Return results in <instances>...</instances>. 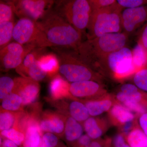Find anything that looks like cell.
Listing matches in <instances>:
<instances>
[{
    "label": "cell",
    "instance_id": "1",
    "mask_svg": "<svg viewBox=\"0 0 147 147\" xmlns=\"http://www.w3.org/2000/svg\"><path fill=\"white\" fill-rule=\"evenodd\" d=\"M36 23L45 35L48 47H63L76 50L83 42V35L53 7Z\"/></svg>",
    "mask_w": 147,
    "mask_h": 147
},
{
    "label": "cell",
    "instance_id": "2",
    "mask_svg": "<svg viewBox=\"0 0 147 147\" xmlns=\"http://www.w3.org/2000/svg\"><path fill=\"white\" fill-rule=\"evenodd\" d=\"M128 36L124 32L105 34L83 41L76 50L82 61L95 71L108 55L126 46Z\"/></svg>",
    "mask_w": 147,
    "mask_h": 147
},
{
    "label": "cell",
    "instance_id": "3",
    "mask_svg": "<svg viewBox=\"0 0 147 147\" xmlns=\"http://www.w3.org/2000/svg\"><path fill=\"white\" fill-rule=\"evenodd\" d=\"M59 62V72L68 82L93 80L98 82V74L81 59L76 50L63 47H51Z\"/></svg>",
    "mask_w": 147,
    "mask_h": 147
},
{
    "label": "cell",
    "instance_id": "4",
    "mask_svg": "<svg viewBox=\"0 0 147 147\" xmlns=\"http://www.w3.org/2000/svg\"><path fill=\"white\" fill-rule=\"evenodd\" d=\"M123 9L117 2L107 8L92 11L86 32L87 39L122 32L121 13Z\"/></svg>",
    "mask_w": 147,
    "mask_h": 147
},
{
    "label": "cell",
    "instance_id": "5",
    "mask_svg": "<svg viewBox=\"0 0 147 147\" xmlns=\"http://www.w3.org/2000/svg\"><path fill=\"white\" fill-rule=\"evenodd\" d=\"M53 8L78 32L86 35L92 13L90 0L55 1Z\"/></svg>",
    "mask_w": 147,
    "mask_h": 147
},
{
    "label": "cell",
    "instance_id": "6",
    "mask_svg": "<svg viewBox=\"0 0 147 147\" xmlns=\"http://www.w3.org/2000/svg\"><path fill=\"white\" fill-rule=\"evenodd\" d=\"M96 70L108 71L118 79L135 73L137 71L133 63L132 50L125 46L111 53L100 62Z\"/></svg>",
    "mask_w": 147,
    "mask_h": 147
},
{
    "label": "cell",
    "instance_id": "7",
    "mask_svg": "<svg viewBox=\"0 0 147 147\" xmlns=\"http://www.w3.org/2000/svg\"><path fill=\"white\" fill-rule=\"evenodd\" d=\"M13 39L21 45L34 44L38 47H48L45 35L36 22L28 18H20L15 23Z\"/></svg>",
    "mask_w": 147,
    "mask_h": 147
},
{
    "label": "cell",
    "instance_id": "8",
    "mask_svg": "<svg viewBox=\"0 0 147 147\" xmlns=\"http://www.w3.org/2000/svg\"><path fill=\"white\" fill-rule=\"evenodd\" d=\"M55 1L13 0L9 1L15 14L20 18H26L36 22L53 7Z\"/></svg>",
    "mask_w": 147,
    "mask_h": 147
},
{
    "label": "cell",
    "instance_id": "9",
    "mask_svg": "<svg viewBox=\"0 0 147 147\" xmlns=\"http://www.w3.org/2000/svg\"><path fill=\"white\" fill-rule=\"evenodd\" d=\"M37 47L34 44L23 45L16 42H11L0 51L1 69L8 71L16 69L21 65L27 55Z\"/></svg>",
    "mask_w": 147,
    "mask_h": 147
},
{
    "label": "cell",
    "instance_id": "10",
    "mask_svg": "<svg viewBox=\"0 0 147 147\" xmlns=\"http://www.w3.org/2000/svg\"><path fill=\"white\" fill-rule=\"evenodd\" d=\"M121 21L124 32H133L147 21V5L124 9L121 13Z\"/></svg>",
    "mask_w": 147,
    "mask_h": 147
},
{
    "label": "cell",
    "instance_id": "11",
    "mask_svg": "<svg viewBox=\"0 0 147 147\" xmlns=\"http://www.w3.org/2000/svg\"><path fill=\"white\" fill-rule=\"evenodd\" d=\"M14 80L15 86L13 93L21 96L23 105H29L34 102L40 90L38 82L23 77L16 78Z\"/></svg>",
    "mask_w": 147,
    "mask_h": 147
},
{
    "label": "cell",
    "instance_id": "12",
    "mask_svg": "<svg viewBox=\"0 0 147 147\" xmlns=\"http://www.w3.org/2000/svg\"><path fill=\"white\" fill-rule=\"evenodd\" d=\"M102 88L100 84L93 80L82 81L69 84L70 94L75 97H91L102 91Z\"/></svg>",
    "mask_w": 147,
    "mask_h": 147
},
{
    "label": "cell",
    "instance_id": "13",
    "mask_svg": "<svg viewBox=\"0 0 147 147\" xmlns=\"http://www.w3.org/2000/svg\"><path fill=\"white\" fill-rule=\"evenodd\" d=\"M41 131L62 134L64 131L65 123L61 117L57 115H48L41 120L39 124Z\"/></svg>",
    "mask_w": 147,
    "mask_h": 147
},
{
    "label": "cell",
    "instance_id": "14",
    "mask_svg": "<svg viewBox=\"0 0 147 147\" xmlns=\"http://www.w3.org/2000/svg\"><path fill=\"white\" fill-rule=\"evenodd\" d=\"M41 130L39 124L31 122L28 124L25 133L24 147H38L40 142Z\"/></svg>",
    "mask_w": 147,
    "mask_h": 147
},
{
    "label": "cell",
    "instance_id": "15",
    "mask_svg": "<svg viewBox=\"0 0 147 147\" xmlns=\"http://www.w3.org/2000/svg\"><path fill=\"white\" fill-rule=\"evenodd\" d=\"M69 84L59 75H56L50 83V92L51 96L58 99L64 97L69 93Z\"/></svg>",
    "mask_w": 147,
    "mask_h": 147
},
{
    "label": "cell",
    "instance_id": "16",
    "mask_svg": "<svg viewBox=\"0 0 147 147\" xmlns=\"http://www.w3.org/2000/svg\"><path fill=\"white\" fill-rule=\"evenodd\" d=\"M84 129L79 122L71 117L67 119L65 127L64 134L66 140L73 142L78 140L83 135Z\"/></svg>",
    "mask_w": 147,
    "mask_h": 147
},
{
    "label": "cell",
    "instance_id": "17",
    "mask_svg": "<svg viewBox=\"0 0 147 147\" xmlns=\"http://www.w3.org/2000/svg\"><path fill=\"white\" fill-rule=\"evenodd\" d=\"M47 53V47H35L27 55L21 65L16 69V72L20 74L38 61L42 56Z\"/></svg>",
    "mask_w": 147,
    "mask_h": 147
},
{
    "label": "cell",
    "instance_id": "18",
    "mask_svg": "<svg viewBox=\"0 0 147 147\" xmlns=\"http://www.w3.org/2000/svg\"><path fill=\"white\" fill-rule=\"evenodd\" d=\"M20 75L24 78L38 82L43 80L48 74L42 68L38 60L21 72Z\"/></svg>",
    "mask_w": 147,
    "mask_h": 147
},
{
    "label": "cell",
    "instance_id": "19",
    "mask_svg": "<svg viewBox=\"0 0 147 147\" xmlns=\"http://www.w3.org/2000/svg\"><path fill=\"white\" fill-rule=\"evenodd\" d=\"M39 61L42 68L47 71L48 75L52 76L59 71V60L55 53H46L39 59Z\"/></svg>",
    "mask_w": 147,
    "mask_h": 147
},
{
    "label": "cell",
    "instance_id": "20",
    "mask_svg": "<svg viewBox=\"0 0 147 147\" xmlns=\"http://www.w3.org/2000/svg\"><path fill=\"white\" fill-rule=\"evenodd\" d=\"M90 115L95 117L100 115L108 111L112 105V102L109 99L89 101L85 104Z\"/></svg>",
    "mask_w": 147,
    "mask_h": 147
},
{
    "label": "cell",
    "instance_id": "21",
    "mask_svg": "<svg viewBox=\"0 0 147 147\" xmlns=\"http://www.w3.org/2000/svg\"><path fill=\"white\" fill-rule=\"evenodd\" d=\"M69 110L71 117L79 122L85 121L89 118L86 105L79 101H72L69 104Z\"/></svg>",
    "mask_w": 147,
    "mask_h": 147
},
{
    "label": "cell",
    "instance_id": "22",
    "mask_svg": "<svg viewBox=\"0 0 147 147\" xmlns=\"http://www.w3.org/2000/svg\"><path fill=\"white\" fill-rule=\"evenodd\" d=\"M133 63L136 71L147 66V50L138 42L132 50Z\"/></svg>",
    "mask_w": 147,
    "mask_h": 147
},
{
    "label": "cell",
    "instance_id": "23",
    "mask_svg": "<svg viewBox=\"0 0 147 147\" xmlns=\"http://www.w3.org/2000/svg\"><path fill=\"white\" fill-rule=\"evenodd\" d=\"M14 21L0 23V49L1 50L9 43L13 38Z\"/></svg>",
    "mask_w": 147,
    "mask_h": 147
},
{
    "label": "cell",
    "instance_id": "24",
    "mask_svg": "<svg viewBox=\"0 0 147 147\" xmlns=\"http://www.w3.org/2000/svg\"><path fill=\"white\" fill-rule=\"evenodd\" d=\"M111 114L115 119L121 123H126L133 120L134 115L126 107L115 105L111 110Z\"/></svg>",
    "mask_w": 147,
    "mask_h": 147
},
{
    "label": "cell",
    "instance_id": "25",
    "mask_svg": "<svg viewBox=\"0 0 147 147\" xmlns=\"http://www.w3.org/2000/svg\"><path fill=\"white\" fill-rule=\"evenodd\" d=\"M2 107L4 110L15 111L19 110L23 105L21 96L15 93H12L2 100Z\"/></svg>",
    "mask_w": 147,
    "mask_h": 147
},
{
    "label": "cell",
    "instance_id": "26",
    "mask_svg": "<svg viewBox=\"0 0 147 147\" xmlns=\"http://www.w3.org/2000/svg\"><path fill=\"white\" fill-rule=\"evenodd\" d=\"M127 142L130 147H147V136L139 129L130 131L127 137Z\"/></svg>",
    "mask_w": 147,
    "mask_h": 147
},
{
    "label": "cell",
    "instance_id": "27",
    "mask_svg": "<svg viewBox=\"0 0 147 147\" xmlns=\"http://www.w3.org/2000/svg\"><path fill=\"white\" fill-rule=\"evenodd\" d=\"M84 128L87 135L91 139H98L103 133L102 129L94 118L89 117L84 121Z\"/></svg>",
    "mask_w": 147,
    "mask_h": 147
},
{
    "label": "cell",
    "instance_id": "28",
    "mask_svg": "<svg viewBox=\"0 0 147 147\" xmlns=\"http://www.w3.org/2000/svg\"><path fill=\"white\" fill-rule=\"evenodd\" d=\"M15 86L14 80L7 76L0 78V99L2 100L5 98L13 93Z\"/></svg>",
    "mask_w": 147,
    "mask_h": 147
},
{
    "label": "cell",
    "instance_id": "29",
    "mask_svg": "<svg viewBox=\"0 0 147 147\" xmlns=\"http://www.w3.org/2000/svg\"><path fill=\"white\" fill-rule=\"evenodd\" d=\"M15 114L7 110H2L0 114V129L1 131L12 128L16 121Z\"/></svg>",
    "mask_w": 147,
    "mask_h": 147
},
{
    "label": "cell",
    "instance_id": "30",
    "mask_svg": "<svg viewBox=\"0 0 147 147\" xmlns=\"http://www.w3.org/2000/svg\"><path fill=\"white\" fill-rule=\"evenodd\" d=\"M13 7L9 1L0 2V23L14 21Z\"/></svg>",
    "mask_w": 147,
    "mask_h": 147
},
{
    "label": "cell",
    "instance_id": "31",
    "mask_svg": "<svg viewBox=\"0 0 147 147\" xmlns=\"http://www.w3.org/2000/svg\"><path fill=\"white\" fill-rule=\"evenodd\" d=\"M1 134L2 136L12 141L18 146L24 143L25 138V134L23 132L14 128L1 131Z\"/></svg>",
    "mask_w": 147,
    "mask_h": 147
},
{
    "label": "cell",
    "instance_id": "32",
    "mask_svg": "<svg viewBox=\"0 0 147 147\" xmlns=\"http://www.w3.org/2000/svg\"><path fill=\"white\" fill-rule=\"evenodd\" d=\"M133 81L138 88L147 92V67L139 69L134 73Z\"/></svg>",
    "mask_w": 147,
    "mask_h": 147
},
{
    "label": "cell",
    "instance_id": "33",
    "mask_svg": "<svg viewBox=\"0 0 147 147\" xmlns=\"http://www.w3.org/2000/svg\"><path fill=\"white\" fill-rule=\"evenodd\" d=\"M117 98L119 101L123 103L127 102H138L142 99V95L139 91L131 94L124 93L120 91L117 94Z\"/></svg>",
    "mask_w": 147,
    "mask_h": 147
},
{
    "label": "cell",
    "instance_id": "34",
    "mask_svg": "<svg viewBox=\"0 0 147 147\" xmlns=\"http://www.w3.org/2000/svg\"><path fill=\"white\" fill-rule=\"evenodd\" d=\"M117 3L123 8H133L147 5V0H118Z\"/></svg>",
    "mask_w": 147,
    "mask_h": 147
},
{
    "label": "cell",
    "instance_id": "35",
    "mask_svg": "<svg viewBox=\"0 0 147 147\" xmlns=\"http://www.w3.org/2000/svg\"><path fill=\"white\" fill-rule=\"evenodd\" d=\"M58 139L53 133L46 132L42 136L39 147H55L57 144Z\"/></svg>",
    "mask_w": 147,
    "mask_h": 147
},
{
    "label": "cell",
    "instance_id": "36",
    "mask_svg": "<svg viewBox=\"0 0 147 147\" xmlns=\"http://www.w3.org/2000/svg\"><path fill=\"white\" fill-rule=\"evenodd\" d=\"M92 11L107 8L117 3L115 0H90Z\"/></svg>",
    "mask_w": 147,
    "mask_h": 147
},
{
    "label": "cell",
    "instance_id": "37",
    "mask_svg": "<svg viewBox=\"0 0 147 147\" xmlns=\"http://www.w3.org/2000/svg\"><path fill=\"white\" fill-rule=\"evenodd\" d=\"M123 103L126 108L129 110H132L136 113L143 114L146 112L144 108L138 102H127Z\"/></svg>",
    "mask_w": 147,
    "mask_h": 147
},
{
    "label": "cell",
    "instance_id": "38",
    "mask_svg": "<svg viewBox=\"0 0 147 147\" xmlns=\"http://www.w3.org/2000/svg\"><path fill=\"white\" fill-rule=\"evenodd\" d=\"M121 92L125 94H131L139 91V88L135 85L126 84H123L121 87Z\"/></svg>",
    "mask_w": 147,
    "mask_h": 147
},
{
    "label": "cell",
    "instance_id": "39",
    "mask_svg": "<svg viewBox=\"0 0 147 147\" xmlns=\"http://www.w3.org/2000/svg\"><path fill=\"white\" fill-rule=\"evenodd\" d=\"M147 50V22L142 29L138 42Z\"/></svg>",
    "mask_w": 147,
    "mask_h": 147
},
{
    "label": "cell",
    "instance_id": "40",
    "mask_svg": "<svg viewBox=\"0 0 147 147\" xmlns=\"http://www.w3.org/2000/svg\"><path fill=\"white\" fill-rule=\"evenodd\" d=\"M114 147H130L125 142L124 138L121 134H118L114 141Z\"/></svg>",
    "mask_w": 147,
    "mask_h": 147
},
{
    "label": "cell",
    "instance_id": "41",
    "mask_svg": "<svg viewBox=\"0 0 147 147\" xmlns=\"http://www.w3.org/2000/svg\"><path fill=\"white\" fill-rule=\"evenodd\" d=\"M91 139L87 134H83L82 137L78 139V144L81 147H86L92 142Z\"/></svg>",
    "mask_w": 147,
    "mask_h": 147
},
{
    "label": "cell",
    "instance_id": "42",
    "mask_svg": "<svg viewBox=\"0 0 147 147\" xmlns=\"http://www.w3.org/2000/svg\"><path fill=\"white\" fill-rule=\"evenodd\" d=\"M140 126L147 136V113L143 114L139 119Z\"/></svg>",
    "mask_w": 147,
    "mask_h": 147
},
{
    "label": "cell",
    "instance_id": "43",
    "mask_svg": "<svg viewBox=\"0 0 147 147\" xmlns=\"http://www.w3.org/2000/svg\"><path fill=\"white\" fill-rule=\"evenodd\" d=\"M108 146L101 141H94L91 142L89 145L86 147H108Z\"/></svg>",
    "mask_w": 147,
    "mask_h": 147
},
{
    "label": "cell",
    "instance_id": "44",
    "mask_svg": "<svg viewBox=\"0 0 147 147\" xmlns=\"http://www.w3.org/2000/svg\"><path fill=\"white\" fill-rule=\"evenodd\" d=\"M3 147H18V145L8 139H5L2 143Z\"/></svg>",
    "mask_w": 147,
    "mask_h": 147
},
{
    "label": "cell",
    "instance_id": "45",
    "mask_svg": "<svg viewBox=\"0 0 147 147\" xmlns=\"http://www.w3.org/2000/svg\"><path fill=\"white\" fill-rule=\"evenodd\" d=\"M131 125H132V123L131 121L127 123H125V125L123 127V131L125 132H128L129 131V129L131 128Z\"/></svg>",
    "mask_w": 147,
    "mask_h": 147
}]
</instances>
